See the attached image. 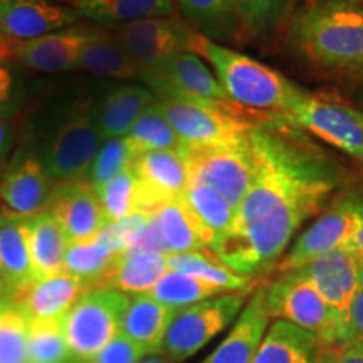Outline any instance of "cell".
<instances>
[{
    "instance_id": "11a10c76",
    "label": "cell",
    "mask_w": 363,
    "mask_h": 363,
    "mask_svg": "<svg viewBox=\"0 0 363 363\" xmlns=\"http://www.w3.org/2000/svg\"><path fill=\"white\" fill-rule=\"evenodd\" d=\"M358 2H362V4H363V0H358Z\"/></svg>"
},
{
    "instance_id": "7a4b0ae2",
    "label": "cell",
    "mask_w": 363,
    "mask_h": 363,
    "mask_svg": "<svg viewBox=\"0 0 363 363\" xmlns=\"http://www.w3.org/2000/svg\"><path fill=\"white\" fill-rule=\"evenodd\" d=\"M294 51L323 69L363 76V4L306 0L289 16Z\"/></svg>"
},
{
    "instance_id": "7c38bea8",
    "label": "cell",
    "mask_w": 363,
    "mask_h": 363,
    "mask_svg": "<svg viewBox=\"0 0 363 363\" xmlns=\"http://www.w3.org/2000/svg\"><path fill=\"white\" fill-rule=\"evenodd\" d=\"M111 33L130 54L140 74L182 52H192L197 30L174 17H155L111 27Z\"/></svg>"
},
{
    "instance_id": "816d5d0a",
    "label": "cell",
    "mask_w": 363,
    "mask_h": 363,
    "mask_svg": "<svg viewBox=\"0 0 363 363\" xmlns=\"http://www.w3.org/2000/svg\"><path fill=\"white\" fill-rule=\"evenodd\" d=\"M7 43H9V39H6L2 34H0V57H2V52H4V49H6Z\"/></svg>"
},
{
    "instance_id": "e0dca14e",
    "label": "cell",
    "mask_w": 363,
    "mask_h": 363,
    "mask_svg": "<svg viewBox=\"0 0 363 363\" xmlns=\"http://www.w3.org/2000/svg\"><path fill=\"white\" fill-rule=\"evenodd\" d=\"M48 211L61 225L67 244L94 239L110 224L96 189L84 177L56 182Z\"/></svg>"
},
{
    "instance_id": "d4e9b609",
    "label": "cell",
    "mask_w": 363,
    "mask_h": 363,
    "mask_svg": "<svg viewBox=\"0 0 363 363\" xmlns=\"http://www.w3.org/2000/svg\"><path fill=\"white\" fill-rule=\"evenodd\" d=\"M157 96L147 86L128 83L118 86L98 108L99 128L104 140L125 138L140 116L157 103Z\"/></svg>"
},
{
    "instance_id": "d590c367",
    "label": "cell",
    "mask_w": 363,
    "mask_h": 363,
    "mask_svg": "<svg viewBox=\"0 0 363 363\" xmlns=\"http://www.w3.org/2000/svg\"><path fill=\"white\" fill-rule=\"evenodd\" d=\"M182 199L194 212L195 217L201 220V224L214 235L216 240L220 235H224L233 225L235 216L234 208L214 189L203 184H197V182H190Z\"/></svg>"
},
{
    "instance_id": "3957f363",
    "label": "cell",
    "mask_w": 363,
    "mask_h": 363,
    "mask_svg": "<svg viewBox=\"0 0 363 363\" xmlns=\"http://www.w3.org/2000/svg\"><path fill=\"white\" fill-rule=\"evenodd\" d=\"M192 52L211 62L217 81L230 101L247 110L286 116L306 94V91L281 72L246 54L217 44L201 33L194 35Z\"/></svg>"
},
{
    "instance_id": "4fadbf2b",
    "label": "cell",
    "mask_w": 363,
    "mask_h": 363,
    "mask_svg": "<svg viewBox=\"0 0 363 363\" xmlns=\"http://www.w3.org/2000/svg\"><path fill=\"white\" fill-rule=\"evenodd\" d=\"M142 81L158 99L177 101H230L203 59L182 52L142 72Z\"/></svg>"
},
{
    "instance_id": "f5cc1de1",
    "label": "cell",
    "mask_w": 363,
    "mask_h": 363,
    "mask_svg": "<svg viewBox=\"0 0 363 363\" xmlns=\"http://www.w3.org/2000/svg\"><path fill=\"white\" fill-rule=\"evenodd\" d=\"M11 301H12V299H7V301H0V311H2L4 308H6V306H7L9 303H11Z\"/></svg>"
},
{
    "instance_id": "52a82bcc",
    "label": "cell",
    "mask_w": 363,
    "mask_h": 363,
    "mask_svg": "<svg viewBox=\"0 0 363 363\" xmlns=\"http://www.w3.org/2000/svg\"><path fill=\"white\" fill-rule=\"evenodd\" d=\"M246 303L247 293H225L175 310L160 353L172 362L194 357L238 320Z\"/></svg>"
},
{
    "instance_id": "8d00e7d4",
    "label": "cell",
    "mask_w": 363,
    "mask_h": 363,
    "mask_svg": "<svg viewBox=\"0 0 363 363\" xmlns=\"http://www.w3.org/2000/svg\"><path fill=\"white\" fill-rule=\"evenodd\" d=\"M298 0H238L240 27L252 35H264L276 30L289 19Z\"/></svg>"
},
{
    "instance_id": "f1b7e54d",
    "label": "cell",
    "mask_w": 363,
    "mask_h": 363,
    "mask_svg": "<svg viewBox=\"0 0 363 363\" xmlns=\"http://www.w3.org/2000/svg\"><path fill=\"white\" fill-rule=\"evenodd\" d=\"M76 69L89 72L99 78H111L121 81H142L138 66L135 65L123 45L118 43L110 29L88 44L81 54Z\"/></svg>"
},
{
    "instance_id": "e575fe53",
    "label": "cell",
    "mask_w": 363,
    "mask_h": 363,
    "mask_svg": "<svg viewBox=\"0 0 363 363\" xmlns=\"http://www.w3.org/2000/svg\"><path fill=\"white\" fill-rule=\"evenodd\" d=\"M131 157L140 155L145 152H157V150H180L184 142L172 128L157 103L150 106L147 111L140 116L133 128L125 136Z\"/></svg>"
},
{
    "instance_id": "4316f807",
    "label": "cell",
    "mask_w": 363,
    "mask_h": 363,
    "mask_svg": "<svg viewBox=\"0 0 363 363\" xmlns=\"http://www.w3.org/2000/svg\"><path fill=\"white\" fill-rule=\"evenodd\" d=\"M167 272V254L125 252L118 257L103 288H113L126 296L147 294Z\"/></svg>"
},
{
    "instance_id": "603a6c76",
    "label": "cell",
    "mask_w": 363,
    "mask_h": 363,
    "mask_svg": "<svg viewBox=\"0 0 363 363\" xmlns=\"http://www.w3.org/2000/svg\"><path fill=\"white\" fill-rule=\"evenodd\" d=\"M0 278L13 298L35 281L29 240V217L0 211Z\"/></svg>"
},
{
    "instance_id": "30bf717a",
    "label": "cell",
    "mask_w": 363,
    "mask_h": 363,
    "mask_svg": "<svg viewBox=\"0 0 363 363\" xmlns=\"http://www.w3.org/2000/svg\"><path fill=\"white\" fill-rule=\"evenodd\" d=\"M103 142L98 110L89 104H78L67 120L59 125L40 162L54 182L81 179L88 172Z\"/></svg>"
},
{
    "instance_id": "f35d334b",
    "label": "cell",
    "mask_w": 363,
    "mask_h": 363,
    "mask_svg": "<svg viewBox=\"0 0 363 363\" xmlns=\"http://www.w3.org/2000/svg\"><path fill=\"white\" fill-rule=\"evenodd\" d=\"M61 320L29 321V363H71Z\"/></svg>"
},
{
    "instance_id": "cb8c5ba5",
    "label": "cell",
    "mask_w": 363,
    "mask_h": 363,
    "mask_svg": "<svg viewBox=\"0 0 363 363\" xmlns=\"http://www.w3.org/2000/svg\"><path fill=\"white\" fill-rule=\"evenodd\" d=\"M174 313L175 310L162 305L148 293L136 294L130 298L121 325V335L138 345L148 357L158 355Z\"/></svg>"
},
{
    "instance_id": "9c48e42d",
    "label": "cell",
    "mask_w": 363,
    "mask_h": 363,
    "mask_svg": "<svg viewBox=\"0 0 363 363\" xmlns=\"http://www.w3.org/2000/svg\"><path fill=\"white\" fill-rule=\"evenodd\" d=\"M306 133L363 163V111L335 93H306L286 115Z\"/></svg>"
},
{
    "instance_id": "f907efd6",
    "label": "cell",
    "mask_w": 363,
    "mask_h": 363,
    "mask_svg": "<svg viewBox=\"0 0 363 363\" xmlns=\"http://www.w3.org/2000/svg\"><path fill=\"white\" fill-rule=\"evenodd\" d=\"M52 2L57 4H65V6H71V7H78L83 0H52Z\"/></svg>"
},
{
    "instance_id": "f546056e",
    "label": "cell",
    "mask_w": 363,
    "mask_h": 363,
    "mask_svg": "<svg viewBox=\"0 0 363 363\" xmlns=\"http://www.w3.org/2000/svg\"><path fill=\"white\" fill-rule=\"evenodd\" d=\"M29 240L35 279L62 271L67 239L51 212L29 217Z\"/></svg>"
},
{
    "instance_id": "f6af8a7d",
    "label": "cell",
    "mask_w": 363,
    "mask_h": 363,
    "mask_svg": "<svg viewBox=\"0 0 363 363\" xmlns=\"http://www.w3.org/2000/svg\"><path fill=\"white\" fill-rule=\"evenodd\" d=\"M326 363H363V342L331 347Z\"/></svg>"
},
{
    "instance_id": "7402d4cb",
    "label": "cell",
    "mask_w": 363,
    "mask_h": 363,
    "mask_svg": "<svg viewBox=\"0 0 363 363\" xmlns=\"http://www.w3.org/2000/svg\"><path fill=\"white\" fill-rule=\"evenodd\" d=\"M271 318L264 306V286L254 289L252 296L234 321L229 335L202 363H251L264 337Z\"/></svg>"
},
{
    "instance_id": "1f68e13d",
    "label": "cell",
    "mask_w": 363,
    "mask_h": 363,
    "mask_svg": "<svg viewBox=\"0 0 363 363\" xmlns=\"http://www.w3.org/2000/svg\"><path fill=\"white\" fill-rule=\"evenodd\" d=\"M167 264L170 271L185 272L195 278L214 284L229 293H249L252 289V278L239 274L222 264L211 251L167 254Z\"/></svg>"
},
{
    "instance_id": "ac0fdd59",
    "label": "cell",
    "mask_w": 363,
    "mask_h": 363,
    "mask_svg": "<svg viewBox=\"0 0 363 363\" xmlns=\"http://www.w3.org/2000/svg\"><path fill=\"white\" fill-rule=\"evenodd\" d=\"M76 7L52 0H0V34L9 40H30L76 26Z\"/></svg>"
},
{
    "instance_id": "681fc988",
    "label": "cell",
    "mask_w": 363,
    "mask_h": 363,
    "mask_svg": "<svg viewBox=\"0 0 363 363\" xmlns=\"http://www.w3.org/2000/svg\"><path fill=\"white\" fill-rule=\"evenodd\" d=\"M140 363H170L167 358H158V357H145Z\"/></svg>"
},
{
    "instance_id": "c3c4849f",
    "label": "cell",
    "mask_w": 363,
    "mask_h": 363,
    "mask_svg": "<svg viewBox=\"0 0 363 363\" xmlns=\"http://www.w3.org/2000/svg\"><path fill=\"white\" fill-rule=\"evenodd\" d=\"M7 299H12L13 301V293L12 289L6 284V281L0 278V301H7Z\"/></svg>"
},
{
    "instance_id": "ee69618b",
    "label": "cell",
    "mask_w": 363,
    "mask_h": 363,
    "mask_svg": "<svg viewBox=\"0 0 363 363\" xmlns=\"http://www.w3.org/2000/svg\"><path fill=\"white\" fill-rule=\"evenodd\" d=\"M13 74L7 65V59L0 57V118L4 120H9L13 111Z\"/></svg>"
},
{
    "instance_id": "74e56055",
    "label": "cell",
    "mask_w": 363,
    "mask_h": 363,
    "mask_svg": "<svg viewBox=\"0 0 363 363\" xmlns=\"http://www.w3.org/2000/svg\"><path fill=\"white\" fill-rule=\"evenodd\" d=\"M108 222H116L126 217L142 214L140 212L138 184L133 172L128 169L96 190Z\"/></svg>"
},
{
    "instance_id": "ffe728a7",
    "label": "cell",
    "mask_w": 363,
    "mask_h": 363,
    "mask_svg": "<svg viewBox=\"0 0 363 363\" xmlns=\"http://www.w3.org/2000/svg\"><path fill=\"white\" fill-rule=\"evenodd\" d=\"M86 291L88 288L76 276L62 269L33 281L13 298V303L27 321L62 320Z\"/></svg>"
},
{
    "instance_id": "6da1fadb",
    "label": "cell",
    "mask_w": 363,
    "mask_h": 363,
    "mask_svg": "<svg viewBox=\"0 0 363 363\" xmlns=\"http://www.w3.org/2000/svg\"><path fill=\"white\" fill-rule=\"evenodd\" d=\"M256 179L230 227L251 225L289 246L305 222L342 187L345 169L283 115H267L249 131Z\"/></svg>"
},
{
    "instance_id": "5b68a950",
    "label": "cell",
    "mask_w": 363,
    "mask_h": 363,
    "mask_svg": "<svg viewBox=\"0 0 363 363\" xmlns=\"http://www.w3.org/2000/svg\"><path fill=\"white\" fill-rule=\"evenodd\" d=\"M128 303L116 289L93 288L72 305L61 320L72 360L93 357L120 337Z\"/></svg>"
},
{
    "instance_id": "db71d44e",
    "label": "cell",
    "mask_w": 363,
    "mask_h": 363,
    "mask_svg": "<svg viewBox=\"0 0 363 363\" xmlns=\"http://www.w3.org/2000/svg\"><path fill=\"white\" fill-rule=\"evenodd\" d=\"M362 108H363V98H362ZM363 111V110H362Z\"/></svg>"
},
{
    "instance_id": "4dcf8cb0",
    "label": "cell",
    "mask_w": 363,
    "mask_h": 363,
    "mask_svg": "<svg viewBox=\"0 0 363 363\" xmlns=\"http://www.w3.org/2000/svg\"><path fill=\"white\" fill-rule=\"evenodd\" d=\"M120 256L106 240L96 235L84 242L67 244L62 269L76 276L88 289L103 288Z\"/></svg>"
},
{
    "instance_id": "277c9868",
    "label": "cell",
    "mask_w": 363,
    "mask_h": 363,
    "mask_svg": "<svg viewBox=\"0 0 363 363\" xmlns=\"http://www.w3.org/2000/svg\"><path fill=\"white\" fill-rule=\"evenodd\" d=\"M157 106L184 145L192 147L244 143L252 126L267 115L247 110L233 101L157 99Z\"/></svg>"
},
{
    "instance_id": "b9f144b4",
    "label": "cell",
    "mask_w": 363,
    "mask_h": 363,
    "mask_svg": "<svg viewBox=\"0 0 363 363\" xmlns=\"http://www.w3.org/2000/svg\"><path fill=\"white\" fill-rule=\"evenodd\" d=\"M145 357L148 355L138 345L120 335L93 357L84 358V360H72L71 363H140Z\"/></svg>"
},
{
    "instance_id": "ab89813d",
    "label": "cell",
    "mask_w": 363,
    "mask_h": 363,
    "mask_svg": "<svg viewBox=\"0 0 363 363\" xmlns=\"http://www.w3.org/2000/svg\"><path fill=\"white\" fill-rule=\"evenodd\" d=\"M0 363H29V321L13 301L0 311Z\"/></svg>"
},
{
    "instance_id": "9a60e30c",
    "label": "cell",
    "mask_w": 363,
    "mask_h": 363,
    "mask_svg": "<svg viewBox=\"0 0 363 363\" xmlns=\"http://www.w3.org/2000/svg\"><path fill=\"white\" fill-rule=\"evenodd\" d=\"M140 194V212L153 216L184 197L190 175L180 150H157L136 155L130 165Z\"/></svg>"
},
{
    "instance_id": "44dd1931",
    "label": "cell",
    "mask_w": 363,
    "mask_h": 363,
    "mask_svg": "<svg viewBox=\"0 0 363 363\" xmlns=\"http://www.w3.org/2000/svg\"><path fill=\"white\" fill-rule=\"evenodd\" d=\"M330 350V345L310 331L272 320L251 363H326Z\"/></svg>"
},
{
    "instance_id": "5bb4252c",
    "label": "cell",
    "mask_w": 363,
    "mask_h": 363,
    "mask_svg": "<svg viewBox=\"0 0 363 363\" xmlns=\"http://www.w3.org/2000/svg\"><path fill=\"white\" fill-rule=\"evenodd\" d=\"M106 27L71 26L30 40H9L4 59H16L22 66L39 72H62L76 69V62L88 44L99 38Z\"/></svg>"
},
{
    "instance_id": "60d3db41",
    "label": "cell",
    "mask_w": 363,
    "mask_h": 363,
    "mask_svg": "<svg viewBox=\"0 0 363 363\" xmlns=\"http://www.w3.org/2000/svg\"><path fill=\"white\" fill-rule=\"evenodd\" d=\"M131 157L128 145L125 138H108L104 140L101 148L98 150L96 157L86 172L84 179L94 189H101L104 184L115 179L121 172L131 165Z\"/></svg>"
},
{
    "instance_id": "d6a6232c",
    "label": "cell",
    "mask_w": 363,
    "mask_h": 363,
    "mask_svg": "<svg viewBox=\"0 0 363 363\" xmlns=\"http://www.w3.org/2000/svg\"><path fill=\"white\" fill-rule=\"evenodd\" d=\"M179 11L197 33H234L240 27L238 0H177Z\"/></svg>"
},
{
    "instance_id": "7bdbcfd3",
    "label": "cell",
    "mask_w": 363,
    "mask_h": 363,
    "mask_svg": "<svg viewBox=\"0 0 363 363\" xmlns=\"http://www.w3.org/2000/svg\"><path fill=\"white\" fill-rule=\"evenodd\" d=\"M353 342H363V281L355 298H353L347 315V321H345L343 343Z\"/></svg>"
},
{
    "instance_id": "8fae6325",
    "label": "cell",
    "mask_w": 363,
    "mask_h": 363,
    "mask_svg": "<svg viewBox=\"0 0 363 363\" xmlns=\"http://www.w3.org/2000/svg\"><path fill=\"white\" fill-rule=\"evenodd\" d=\"M357 201L358 190L348 189L335 195L318 219L298 235L276 266V272L296 271L321 254L350 246L357 229Z\"/></svg>"
},
{
    "instance_id": "7dc6e473",
    "label": "cell",
    "mask_w": 363,
    "mask_h": 363,
    "mask_svg": "<svg viewBox=\"0 0 363 363\" xmlns=\"http://www.w3.org/2000/svg\"><path fill=\"white\" fill-rule=\"evenodd\" d=\"M353 252L360 257L363 262V190H358V201H357V229L353 234L350 246Z\"/></svg>"
},
{
    "instance_id": "83f0119b",
    "label": "cell",
    "mask_w": 363,
    "mask_h": 363,
    "mask_svg": "<svg viewBox=\"0 0 363 363\" xmlns=\"http://www.w3.org/2000/svg\"><path fill=\"white\" fill-rule=\"evenodd\" d=\"M76 9L83 19L106 29L175 12L174 0H83Z\"/></svg>"
},
{
    "instance_id": "ba28073f",
    "label": "cell",
    "mask_w": 363,
    "mask_h": 363,
    "mask_svg": "<svg viewBox=\"0 0 363 363\" xmlns=\"http://www.w3.org/2000/svg\"><path fill=\"white\" fill-rule=\"evenodd\" d=\"M190 182L203 184L214 189L238 211L256 179V162L249 136L244 143L225 145V147H192L180 148Z\"/></svg>"
},
{
    "instance_id": "bcb514c9",
    "label": "cell",
    "mask_w": 363,
    "mask_h": 363,
    "mask_svg": "<svg viewBox=\"0 0 363 363\" xmlns=\"http://www.w3.org/2000/svg\"><path fill=\"white\" fill-rule=\"evenodd\" d=\"M13 145V131L7 120L0 118V174L6 169L9 155L12 152Z\"/></svg>"
},
{
    "instance_id": "836d02e7",
    "label": "cell",
    "mask_w": 363,
    "mask_h": 363,
    "mask_svg": "<svg viewBox=\"0 0 363 363\" xmlns=\"http://www.w3.org/2000/svg\"><path fill=\"white\" fill-rule=\"evenodd\" d=\"M225 293L229 291H224L214 284H208L206 281L195 278V276L169 269V272L153 286V289L148 294L172 310H180V308L195 305V303L206 301V299L220 296Z\"/></svg>"
},
{
    "instance_id": "2e32d148",
    "label": "cell",
    "mask_w": 363,
    "mask_h": 363,
    "mask_svg": "<svg viewBox=\"0 0 363 363\" xmlns=\"http://www.w3.org/2000/svg\"><path fill=\"white\" fill-rule=\"evenodd\" d=\"M343 323L363 281V262L350 247L328 251L296 269Z\"/></svg>"
},
{
    "instance_id": "d6986e66",
    "label": "cell",
    "mask_w": 363,
    "mask_h": 363,
    "mask_svg": "<svg viewBox=\"0 0 363 363\" xmlns=\"http://www.w3.org/2000/svg\"><path fill=\"white\" fill-rule=\"evenodd\" d=\"M54 185L43 162L26 158L0 177V202L13 214L34 217L48 211Z\"/></svg>"
},
{
    "instance_id": "484cf974",
    "label": "cell",
    "mask_w": 363,
    "mask_h": 363,
    "mask_svg": "<svg viewBox=\"0 0 363 363\" xmlns=\"http://www.w3.org/2000/svg\"><path fill=\"white\" fill-rule=\"evenodd\" d=\"M158 233L167 254H182L211 249L214 235L201 224L184 199L167 203L155 214Z\"/></svg>"
},
{
    "instance_id": "8992f818",
    "label": "cell",
    "mask_w": 363,
    "mask_h": 363,
    "mask_svg": "<svg viewBox=\"0 0 363 363\" xmlns=\"http://www.w3.org/2000/svg\"><path fill=\"white\" fill-rule=\"evenodd\" d=\"M264 306L271 320L299 326L330 347L343 343V320L296 271L279 274L269 286H264Z\"/></svg>"
}]
</instances>
